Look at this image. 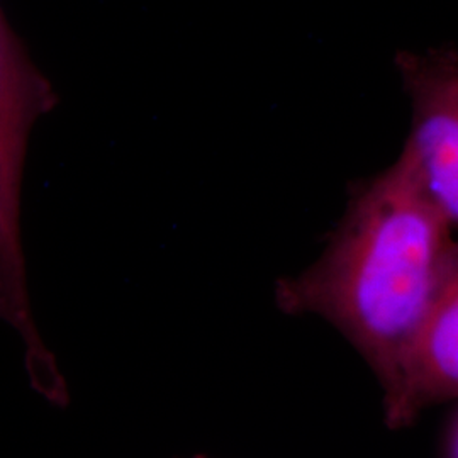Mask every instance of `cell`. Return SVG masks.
<instances>
[{
	"label": "cell",
	"mask_w": 458,
	"mask_h": 458,
	"mask_svg": "<svg viewBox=\"0 0 458 458\" xmlns=\"http://www.w3.org/2000/svg\"><path fill=\"white\" fill-rule=\"evenodd\" d=\"M410 153L350 187L344 216L314 262L280 278L277 306L335 327L393 395L455 246Z\"/></svg>",
	"instance_id": "1"
},
{
	"label": "cell",
	"mask_w": 458,
	"mask_h": 458,
	"mask_svg": "<svg viewBox=\"0 0 458 458\" xmlns=\"http://www.w3.org/2000/svg\"><path fill=\"white\" fill-rule=\"evenodd\" d=\"M58 104L48 79L0 7V319L16 327L31 377L56 370L34 325L22 246V183L30 138Z\"/></svg>",
	"instance_id": "2"
},
{
	"label": "cell",
	"mask_w": 458,
	"mask_h": 458,
	"mask_svg": "<svg viewBox=\"0 0 458 458\" xmlns=\"http://www.w3.org/2000/svg\"><path fill=\"white\" fill-rule=\"evenodd\" d=\"M394 65L410 100V134L403 148L428 194L458 226V47L401 49Z\"/></svg>",
	"instance_id": "3"
},
{
	"label": "cell",
	"mask_w": 458,
	"mask_h": 458,
	"mask_svg": "<svg viewBox=\"0 0 458 458\" xmlns=\"http://www.w3.org/2000/svg\"><path fill=\"white\" fill-rule=\"evenodd\" d=\"M458 399V240L438 289L411 344L393 395L384 401L394 428L410 425L423 411Z\"/></svg>",
	"instance_id": "4"
}]
</instances>
